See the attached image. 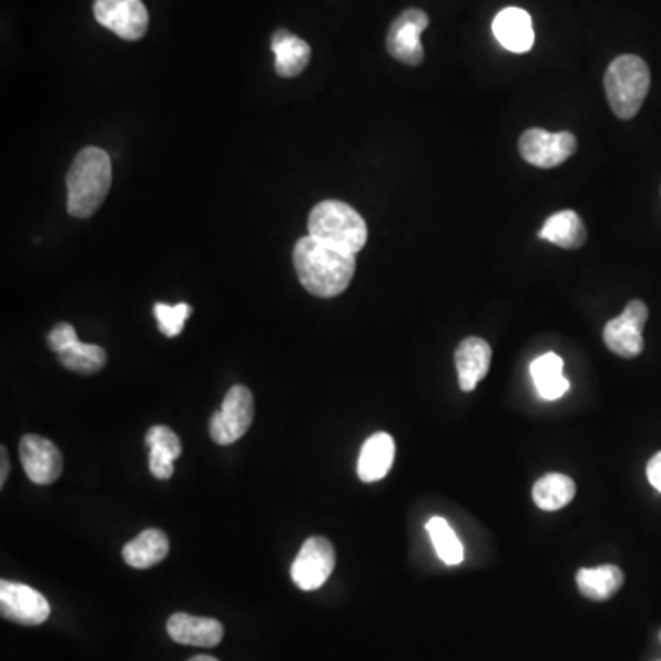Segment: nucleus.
I'll list each match as a JSON object with an SVG mask.
<instances>
[{
  "mask_svg": "<svg viewBox=\"0 0 661 661\" xmlns=\"http://www.w3.org/2000/svg\"><path fill=\"white\" fill-rule=\"evenodd\" d=\"M293 262L299 283L316 298H335L344 293L357 268L353 254L338 251L313 235H305L296 243Z\"/></svg>",
  "mask_w": 661,
  "mask_h": 661,
  "instance_id": "1",
  "label": "nucleus"
},
{
  "mask_svg": "<svg viewBox=\"0 0 661 661\" xmlns=\"http://www.w3.org/2000/svg\"><path fill=\"white\" fill-rule=\"evenodd\" d=\"M112 184V164L108 151L85 148L75 155L67 175V210L72 217L87 220L96 214Z\"/></svg>",
  "mask_w": 661,
  "mask_h": 661,
  "instance_id": "2",
  "label": "nucleus"
},
{
  "mask_svg": "<svg viewBox=\"0 0 661 661\" xmlns=\"http://www.w3.org/2000/svg\"><path fill=\"white\" fill-rule=\"evenodd\" d=\"M309 235L335 246L338 251L357 256L368 241V226L363 215L340 201H324L311 210Z\"/></svg>",
  "mask_w": 661,
  "mask_h": 661,
  "instance_id": "3",
  "label": "nucleus"
},
{
  "mask_svg": "<svg viewBox=\"0 0 661 661\" xmlns=\"http://www.w3.org/2000/svg\"><path fill=\"white\" fill-rule=\"evenodd\" d=\"M651 89V72L643 59L624 54L613 59L604 74L608 105L621 120H632L640 112Z\"/></svg>",
  "mask_w": 661,
  "mask_h": 661,
  "instance_id": "4",
  "label": "nucleus"
},
{
  "mask_svg": "<svg viewBox=\"0 0 661 661\" xmlns=\"http://www.w3.org/2000/svg\"><path fill=\"white\" fill-rule=\"evenodd\" d=\"M254 421V397L245 386H234L210 421V436L217 445H232L243 438Z\"/></svg>",
  "mask_w": 661,
  "mask_h": 661,
  "instance_id": "5",
  "label": "nucleus"
},
{
  "mask_svg": "<svg viewBox=\"0 0 661 661\" xmlns=\"http://www.w3.org/2000/svg\"><path fill=\"white\" fill-rule=\"evenodd\" d=\"M518 150L528 164L550 170L565 164L576 153L577 139L568 131L553 134L545 129H528L518 140Z\"/></svg>",
  "mask_w": 661,
  "mask_h": 661,
  "instance_id": "6",
  "label": "nucleus"
},
{
  "mask_svg": "<svg viewBox=\"0 0 661 661\" xmlns=\"http://www.w3.org/2000/svg\"><path fill=\"white\" fill-rule=\"evenodd\" d=\"M335 548L329 540L324 537H311L296 555L291 566V577L299 590L313 592L326 584L335 570Z\"/></svg>",
  "mask_w": 661,
  "mask_h": 661,
  "instance_id": "7",
  "label": "nucleus"
},
{
  "mask_svg": "<svg viewBox=\"0 0 661 661\" xmlns=\"http://www.w3.org/2000/svg\"><path fill=\"white\" fill-rule=\"evenodd\" d=\"M649 318V309L641 299H632L623 313L608 322L603 338L610 352L619 357L635 358L643 352V327Z\"/></svg>",
  "mask_w": 661,
  "mask_h": 661,
  "instance_id": "8",
  "label": "nucleus"
},
{
  "mask_svg": "<svg viewBox=\"0 0 661 661\" xmlns=\"http://www.w3.org/2000/svg\"><path fill=\"white\" fill-rule=\"evenodd\" d=\"M428 16L423 10L410 8L403 11L388 30L386 49L389 55L408 67H419L425 59L421 33L427 30Z\"/></svg>",
  "mask_w": 661,
  "mask_h": 661,
  "instance_id": "9",
  "label": "nucleus"
},
{
  "mask_svg": "<svg viewBox=\"0 0 661 661\" xmlns=\"http://www.w3.org/2000/svg\"><path fill=\"white\" fill-rule=\"evenodd\" d=\"M94 17L125 41H139L150 27V13L142 0H94Z\"/></svg>",
  "mask_w": 661,
  "mask_h": 661,
  "instance_id": "10",
  "label": "nucleus"
},
{
  "mask_svg": "<svg viewBox=\"0 0 661 661\" xmlns=\"http://www.w3.org/2000/svg\"><path fill=\"white\" fill-rule=\"evenodd\" d=\"M0 612L13 623L35 627L49 619L50 604L43 593L21 582H0Z\"/></svg>",
  "mask_w": 661,
  "mask_h": 661,
  "instance_id": "11",
  "label": "nucleus"
},
{
  "mask_svg": "<svg viewBox=\"0 0 661 661\" xmlns=\"http://www.w3.org/2000/svg\"><path fill=\"white\" fill-rule=\"evenodd\" d=\"M22 469L38 486H50L63 472V456L59 448L41 436H24L19 445Z\"/></svg>",
  "mask_w": 661,
  "mask_h": 661,
  "instance_id": "12",
  "label": "nucleus"
},
{
  "mask_svg": "<svg viewBox=\"0 0 661 661\" xmlns=\"http://www.w3.org/2000/svg\"><path fill=\"white\" fill-rule=\"evenodd\" d=\"M167 634L181 645L210 647L220 645L223 640V624L217 619L197 618L190 613H173L167 619Z\"/></svg>",
  "mask_w": 661,
  "mask_h": 661,
  "instance_id": "13",
  "label": "nucleus"
},
{
  "mask_svg": "<svg viewBox=\"0 0 661 661\" xmlns=\"http://www.w3.org/2000/svg\"><path fill=\"white\" fill-rule=\"evenodd\" d=\"M492 349L489 342L478 336L465 338L456 347V369H458L459 388L472 391L480 380L486 379L491 368Z\"/></svg>",
  "mask_w": 661,
  "mask_h": 661,
  "instance_id": "14",
  "label": "nucleus"
},
{
  "mask_svg": "<svg viewBox=\"0 0 661 661\" xmlns=\"http://www.w3.org/2000/svg\"><path fill=\"white\" fill-rule=\"evenodd\" d=\"M492 33L498 43L515 54H526L533 49V21L522 8H506L492 21Z\"/></svg>",
  "mask_w": 661,
  "mask_h": 661,
  "instance_id": "15",
  "label": "nucleus"
},
{
  "mask_svg": "<svg viewBox=\"0 0 661 661\" xmlns=\"http://www.w3.org/2000/svg\"><path fill=\"white\" fill-rule=\"evenodd\" d=\"M145 445L150 448V470L156 480H170L175 467L173 461L181 458V439L170 427L155 425L145 434Z\"/></svg>",
  "mask_w": 661,
  "mask_h": 661,
  "instance_id": "16",
  "label": "nucleus"
},
{
  "mask_svg": "<svg viewBox=\"0 0 661 661\" xmlns=\"http://www.w3.org/2000/svg\"><path fill=\"white\" fill-rule=\"evenodd\" d=\"M395 459V441L389 434H374L358 456L357 475L364 484H374L388 475Z\"/></svg>",
  "mask_w": 661,
  "mask_h": 661,
  "instance_id": "17",
  "label": "nucleus"
},
{
  "mask_svg": "<svg viewBox=\"0 0 661 661\" xmlns=\"http://www.w3.org/2000/svg\"><path fill=\"white\" fill-rule=\"evenodd\" d=\"M276 61L277 75L282 78H296L302 74L311 61V47L305 43L304 39L296 38L294 33L288 32L285 28H279L273 35V43H271Z\"/></svg>",
  "mask_w": 661,
  "mask_h": 661,
  "instance_id": "18",
  "label": "nucleus"
},
{
  "mask_svg": "<svg viewBox=\"0 0 661 661\" xmlns=\"http://www.w3.org/2000/svg\"><path fill=\"white\" fill-rule=\"evenodd\" d=\"M170 553V540L161 529H145L136 539L123 546V560L131 568L148 570L153 566L161 565L162 560Z\"/></svg>",
  "mask_w": 661,
  "mask_h": 661,
  "instance_id": "19",
  "label": "nucleus"
},
{
  "mask_svg": "<svg viewBox=\"0 0 661 661\" xmlns=\"http://www.w3.org/2000/svg\"><path fill=\"white\" fill-rule=\"evenodd\" d=\"M577 588L584 598L590 601H608L621 590L624 582V573L621 568L613 565L598 566V568H584L577 571Z\"/></svg>",
  "mask_w": 661,
  "mask_h": 661,
  "instance_id": "20",
  "label": "nucleus"
},
{
  "mask_svg": "<svg viewBox=\"0 0 661 661\" xmlns=\"http://www.w3.org/2000/svg\"><path fill=\"white\" fill-rule=\"evenodd\" d=\"M539 237L550 241L560 248L576 251L587 243V226L573 210H562L559 214L548 217L539 232Z\"/></svg>",
  "mask_w": 661,
  "mask_h": 661,
  "instance_id": "21",
  "label": "nucleus"
},
{
  "mask_svg": "<svg viewBox=\"0 0 661 661\" xmlns=\"http://www.w3.org/2000/svg\"><path fill=\"white\" fill-rule=\"evenodd\" d=\"M562 372L565 363L555 353H546L531 364V377L542 399L557 400L568 394L570 380L566 379Z\"/></svg>",
  "mask_w": 661,
  "mask_h": 661,
  "instance_id": "22",
  "label": "nucleus"
},
{
  "mask_svg": "<svg viewBox=\"0 0 661 661\" xmlns=\"http://www.w3.org/2000/svg\"><path fill=\"white\" fill-rule=\"evenodd\" d=\"M576 496V481L570 476L550 472L542 476L533 487V500L542 511H559Z\"/></svg>",
  "mask_w": 661,
  "mask_h": 661,
  "instance_id": "23",
  "label": "nucleus"
},
{
  "mask_svg": "<svg viewBox=\"0 0 661 661\" xmlns=\"http://www.w3.org/2000/svg\"><path fill=\"white\" fill-rule=\"evenodd\" d=\"M59 363L74 374L94 375L108 364V353L103 347L78 340L69 349L59 353Z\"/></svg>",
  "mask_w": 661,
  "mask_h": 661,
  "instance_id": "24",
  "label": "nucleus"
},
{
  "mask_svg": "<svg viewBox=\"0 0 661 661\" xmlns=\"http://www.w3.org/2000/svg\"><path fill=\"white\" fill-rule=\"evenodd\" d=\"M427 531L433 539L434 548L438 551L439 559L448 566L461 565L464 560V546L448 526L447 520L441 517H434L428 520Z\"/></svg>",
  "mask_w": 661,
  "mask_h": 661,
  "instance_id": "25",
  "label": "nucleus"
},
{
  "mask_svg": "<svg viewBox=\"0 0 661 661\" xmlns=\"http://www.w3.org/2000/svg\"><path fill=\"white\" fill-rule=\"evenodd\" d=\"M192 305L187 304H155L153 315L159 322V329H161L162 335L175 338V336L181 335L184 324L192 316Z\"/></svg>",
  "mask_w": 661,
  "mask_h": 661,
  "instance_id": "26",
  "label": "nucleus"
},
{
  "mask_svg": "<svg viewBox=\"0 0 661 661\" xmlns=\"http://www.w3.org/2000/svg\"><path fill=\"white\" fill-rule=\"evenodd\" d=\"M78 342V335H75L74 327L63 322V324H58L54 329L50 330L49 333V346L52 352L61 353L64 349H69L72 344Z\"/></svg>",
  "mask_w": 661,
  "mask_h": 661,
  "instance_id": "27",
  "label": "nucleus"
},
{
  "mask_svg": "<svg viewBox=\"0 0 661 661\" xmlns=\"http://www.w3.org/2000/svg\"><path fill=\"white\" fill-rule=\"evenodd\" d=\"M647 478L651 481V486L661 492V452L652 456L651 461L647 465Z\"/></svg>",
  "mask_w": 661,
  "mask_h": 661,
  "instance_id": "28",
  "label": "nucleus"
},
{
  "mask_svg": "<svg viewBox=\"0 0 661 661\" xmlns=\"http://www.w3.org/2000/svg\"><path fill=\"white\" fill-rule=\"evenodd\" d=\"M0 461H2V467H0V487H4L6 478L10 475V459H8L6 447L0 448Z\"/></svg>",
  "mask_w": 661,
  "mask_h": 661,
  "instance_id": "29",
  "label": "nucleus"
},
{
  "mask_svg": "<svg viewBox=\"0 0 661 661\" xmlns=\"http://www.w3.org/2000/svg\"><path fill=\"white\" fill-rule=\"evenodd\" d=\"M190 661H220V660H215V658L212 657H195L192 658V660Z\"/></svg>",
  "mask_w": 661,
  "mask_h": 661,
  "instance_id": "30",
  "label": "nucleus"
}]
</instances>
